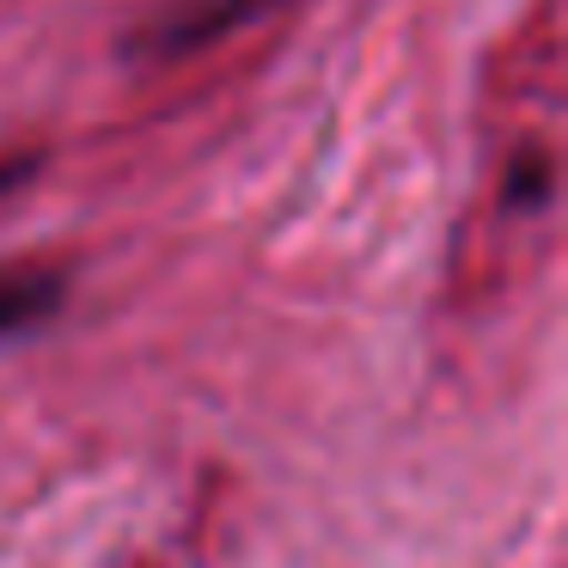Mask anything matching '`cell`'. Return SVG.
Masks as SVG:
<instances>
[{"label": "cell", "instance_id": "cell-1", "mask_svg": "<svg viewBox=\"0 0 568 568\" xmlns=\"http://www.w3.org/2000/svg\"><path fill=\"white\" fill-rule=\"evenodd\" d=\"M55 275H38V270H0V336L26 331V324H38L43 312L55 306Z\"/></svg>", "mask_w": 568, "mask_h": 568}]
</instances>
